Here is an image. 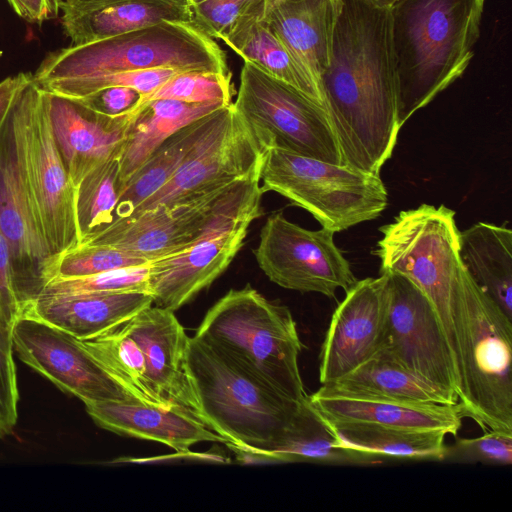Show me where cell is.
Masks as SVG:
<instances>
[{"mask_svg":"<svg viewBox=\"0 0 512 512\" xmlns=\"http://www.w3.org/2000/svg\"><path fill=\"white\" fill-rule=\"evenodd\" d=\"M148 265L149 263L77 278H56L45 286L40 296L129 291L149 293Z\"/></svg>","mask_w":512,"mask_h":512,"instance_id":"8d00e7d4","label":"cell"},{"mask_svg":"<svg viewBox=\"0 0 512 512\" xmlns=\"http://www.w3.org/2000/svg\"><path fill=\"white\" fill-rule=\"evenodd\" d=\"M123 325L139 344L148 377L164 404L188 412L209 427L189 375L190 337L174 312L151 305Z\"/></svg>","mask_w":512,"mask_h":512,"instance_id":"ac0fdd59","label":"cell"},{"mask_svg":"<svg viewBox=\"0 0 512 512\" xmlns=\"http://www.w3.org/2000/svg\"><path fill=\"white\" fill-rule=\"evenodd\" d=\"M264 462H311L325 465H377L389 460L347 447L312 406L302 399L284 431L263 457Z\"/></svg>","mask_w":512,"mask_h":512,"instance_id":"4316f807","label":"cell"},{"mask_svg":"<svg viewBox=\"0 0 512 512\" xmlns=\"http://www.w3.org/2000/svg\"><path fill=\"white\" fill-rule=\"evenodd\" d=\"M187 365L209 428L240 456L264 461L300 401L275 392L195 335Z\"/></svg>","mask_w":512,"mask_h":512,"instance_id":"8992f818","label":"cell"},{"mask_svg":"<svg viewBox=\"0 0 512 512\" xmlns=\"http://www.w3.org/2000/svg\"><path fill=\"white\" fill-rule=\"evenodd\" d=\"M376 4L390 8L397 0H372Z\"/></svg>","mask_w":512,"mask_h":512,"instance_id":"bcb514c9","label":"cell"},{"mask_svg":"<svg viewBox=\"0 0 512 512\" xmlns=\"http://www.w3.org/2000/svg\"><path fill=\"white\" fill-rule=\"evenodd\" d=\"M285 0H261L262 3V11H263V17L275 6L280 4Z\"/></svg>","mask_w":512,"mask_h":512,"instance_id":"f6af8a7d","label":"cell"},{"mask_svg":"<svg viewBox=\"0 0 512 512\" xmlns=\"http://www.w3.org/2000/svg\"><path fill=\"white\" fill-rule=\"evenodd\" d=\"M153 305L148 292L39 296L21 316L57 327L78 340L97 337Z\"/></svg>","mask_w":512,"mask_h":512,"instance_id":"603a6c76","label":"cell"},{"mask_svg":"<svg viewBox=\"0 0 512 512\" xmlns=\"http://www.w3.org/2000/svg\"><path fill=\"white\" fill-rule=\"evenodd\" d=\"M41 90L55 144L75 188L92 169L120 153L127 115L104 116L74 98Z\"/></svg>","mask_w":512,"mask_h":512,"instance_id":"ffe728a7","label":"cell"},{"mask_svg":"<svg viewBox=\"0 0 512 512\" xmlns=\"http://www.w3.org/2000/svg\"><path fill=\"white\" fill-rule=\"evenodd\" d=\"M485 0H397L390 33L399 126L467 69Z\"/></svg>","mask_w":512,"mask_h":512,"instance_id":"7a4b0ae2","label":"cell"},{"mask_svg":"<svg viewBox=\"0 0 512 512\" xmlns=\"http://www.w3.org/2000/svg\"><path fill=\"white\" fill-rule=\"evenodd\" d=\"M119 154L92 169L74 188L79 245L89 242L116 220V207L123 189Z\"/></svg>","mask_w":512,"mask_h":512,"instance_id":"d6a6232c","label":"cell"},{"mask_svg":"<svg viewBox=\"0 0 512 512\" xmlns=\"http://www.w3.org/2000/svg\"><path fill=\"white\" fill-rule=\"evenodd\" d=\"M326 422L341 444L380 455L389 461H443L444 458L447 434L441 431L361 422Z\"/></svg>","mask_w":512,"mask_h":512,"instance_id":"1f68e13d","label":"cell"},{"mask_svg":"<svg viewBox=\"0 0 512 512\" xmlns=\"http://www.w3.org/2000/svg\"><path fill=\"white\" fill-rule=\"evenodd\" d=\"M22 309L17 298L10 252L0 231V325L12 330Z\"/></svg>","mask_w":512,"mask_h":512,"instance_id":"b9f144b4","label":"cell"},{"mask_svg":"<svg viewBox=\"0 0 512 512\" xmlns=\"http://www.w3.org/2000/svg\"><path fill=\"white\" fill-rule=\"evenodd\" d=\"M388 301V276L365 278L336 307L320 353L322 385L348 374L380 348Z\"/></svg>","mask_w":512,"mask_h":512,"instance_id":"e0dca14e","label":"cell"},{"mask_svg":"<svg viewBox=\"0 0 512 512\" xmlns=\"http://www.w3.org/2000/svg\"><path fill=\"white\" fill-rule=\"evenodd\" d=\"M61 25L82 45L163 21H192L188 0H62Z\"/></svg>","mask_w":512,"mask_h":512,"instance_id":"44dd1931","label":"cell"},{"mask_svg":"<svg viewBox=\"0 0 512 512\" xmlns=\"http://www.w3.org/2000/svg\"><path fill=\"white\" fill-rule=\"evenodd\" d=\"M384 274L388 276V301L379 349L457 402V363L432 302L407 277Z\"/></svg>","mask_w":512,"mask_h":512,"instance_id":"7c38bea8","label":"cell"},{"mask_svg":"<svg viewBox=\"0 0 512 512\" xmlns=\"http://www.w3.org/2000/svg\"><path fill=\"white\" fill-rule=\"evenodd\" d=\"M233 105L264 151L279 148L343 165L324 107L253 63L244 61Z\"/></svg>","mask_w":512,"mask_h":512,"instance_id":"30bf717a","label":"cell"},{"mask_svg":"<svg viewBox=\"0 0 512 512\" xmlns=\"http://www.w3.org/2000/svg\"><path fill=\"white\" fill-rule=\"evenodd\" d=\"M21 93L0 131V231L9 248L23 313L54 278L57 260L49 251L27 181Z\"/></svg>","mask_w":512,"mask_h":512,"instance_id":"8fae6325","label":"cell"},{"mask_svg":"<svg viewBox=\"0 0 512 512\" xmlns=\"http://www.w3.org/2000/svg\"><path fill=\"white\" fill-rule=\"evenodd\" d=\"M221 41L244 61L253 63L324 107L319 89L264 20L261 0H255L236 19Z\"/></svg>","mask_w":512,"mask_h":512,"instance_id":"f1b7e54d","label":"cell"},{"mask_svg":"<svg viewBox=\"0 0 512 512\" xmlns=\"http://www.w3.org/2000/svg\"><path fill=\"white\" fill-rule=\"evenodd\" d=\"M141 97V93L133 88L111 86L74 99L96 113L116 118L127 115L137 106Z\"/></svg>","mask_w":512,"mask_h":512,"instance_id":"60d3db41","label":"cell"},{"mask_svg":"<svg viewBox=\"0 0 512 512\" xmlns=\"http://www.w3.org/2000/svg\"><path fill=\"white\" fill-rule=\"evenodd\" d=\"M178 72L182 71L165 67L150 68L121 72L93 79L53 81L44 84L40 88L69 98H81L102 88L123 86L140 92L142 99L152 94Z\"/></svg>","mask_w":512,"mask_h":512,"instance_id":"d590c367","label":"cell"},{"mask_svg":"<svg viewBox=\"0 0 512 512\" xmlns=\"http://www.w3.org/2000/svg\"><path fill=\"white\" fill-rule=\"evenodd\" d=\"M336 11L337 0H285L263 17L320 92Z\"/></svg>","mask_w":512,"mask_h":512,"instance_id":"cb8c5ba5","label":"cell"},{"mask_svg":"<svg viewBox=\"0 0 512 512\" xmlns=\"http://www.w3.org/2000/svg\"><path fill=\"white\" fill-rule=\"evenodd\" d=\"M379 230L382 238L374 253L381 262L380 274L403 275L426 294L457 363L452 307L463 265L455 212L444 205L422 204L401 211Z\"/></svg>","mask_w":512,"mask_h":512,"instance_id":"ba28073f","label":"cell"},{"mask_svg":"<svg viewBox=\"0 0 512 512\" xmlns=\"http://www.w3.org/2000/svg\"><path fill=\"white\" fill-rule=\"evenodd\" d=\"M235 94L231 73L182 71L173 75L152 94L142 98L138 104L166 98L188 103L219 102L230 105Z\"/></svg>","mask_w":512,"mask_h":512,"instance_id":"836d02e7","label":"cell"},{"mask_svg":"<svg viewBox=\"0 0 512 512\" xmlns=\"http://www.w3.org/2000/svg\"><path fill=\"white\" fill-rule=\"evenodd\" d=\"M226 106L219 102L188 103L166 98L138 104L127 114V130L119 154L123 185L173 133Z\"/></svg>","mask_w":512,"mask_h":512,"instance_id":"83f0119b","label":"cell"},{"mask_svg":"<svg viewBox=\"0 0 512 512\" xmlns=\"http://www.w3.org/2000/svg\"><path fill=\"white\" fill-rule=\"evenodd\" d=\"M32 80V73L20 72L0 82V131L17 97Z\"/></svg>","mask_w":512,"mask_h":512,"instance_id":"ee69618b","label":"cell"},{"mask_svg":"<svg viewBox=\"0 0 512 512\" xmlns=\"http://www.w3.org/2000/svg\"><path fill=\"white\" fill-rule=\"evenodd\" d=\"M259 173L211 192L169 205H156L111 226L87 243L115 246L148 262L262 214Z\"/></svg>","mask_w":512,"mask_h":512,"instance_id":"52a82bcc","label":"cell"},{"mask_svg":"<svg viewBox=\"0 0 512 512\" xmlns=\"http://www.w3.org/2000/svg\"><path fill=\"white\" fill-rule=\"evenodd\" d=\"M459 256L476 285L512 320V231L475 223L459 232Z\"/></svg>","mask_w":512,"mask_h":512,"instance_id":"f546056e","label":"cell"},{"mask_svg":"<svg viewBox=\"0 0 512 512\" xmlns=\"http://www.w3.org/2000/svg\"><path fill=\"white\" fill-rule=\"evenodd\" d=\"M452 321L463 417L482 430L512 433V320L464 267L456 285Z\"/></svg>","mask_w":512,"mask_h":512,"instance_id":"3957f363","label":"cell"},{"mask_svg":"<svg viewBox=\"0 0 512 512\" xmlns=\"http://www.w3.org/2000/svg\"><path fill=\"white\" fill-rule=\"evenodd\" d=\"M21 99L27 181L49 251L57 260L79 245L74 187L54 141L42 90L34 78L23 89Z\"/></svg>","mask_w":512,"mask_h":512,"instance_id":"4fadbf2b","label":"cell"},{"mask_svg":"<svg viewBox=\"0 0 512 512\" xmlns=\"http://www.w3.org/2000/svg\"><path fill=\"white\" fill-rule=\"evenodd\" d=\"M62 0H8L14 12L22 19L36 24L56 18Z\"/></svg>","mask_w":512,"mask_h":512,"instance_id":"7bdbcfd3","label":"cell"},{"mask_svg":"<svg viewBox=\"0 0 512 512\" xmlns=\"http://www.w3.org/2000/svg\"><path fill=\"white\" fill-rule=\"evenodd\" d=\"M265 152L232 103L170 180L130 216L156 205L184 201L259 173Z\"/></svg>","mask_w":512,"mask_h":512,"instance_id":"9a60e30c","label":"cell"},{"mask_svg":"<svg viewBox=\"0 0 512 512\" xmlns=\"http://www.w3.org/2000/svg\"><path fill=\"white\" fill-rule=\"evenodd\" d=\"M12 330L0 325V438L14 430L18 420L19 389Z\"/></svg>","mask_w":512,"mask_h":512,"instance_id":"f35d334b","label":"cell"},{"mask_svg":"<svg viewBox=\"0 0 512 512\" xmlns=\"http://www.w3.org/2000/svg\"><path fill=\"white\" fill-rule=\"evenodd\" d=\"M320 90L343 165L379 174L401 128L389 8L372 0H337Z\"/></svg>","mask_w":512,"mask_h":512,"instance_id":"6da1fadb","label":"cell"},{"mask_svg":"<svg viewBox=\"0 0 512 512\" xmlns=\"http://www.w3.org/2000/svg\"><path fill=\"white\" fill-rule=\"evenodd\" d=\"M443 461L511 465L512 433L488 430L475 438H459L445 447Z\"/></svg>","mask_w":512,"mask_h":512,"instance_id":"74e56055","label":"cell"},{"mask_svg":"<svg viewBox=\"0 0 512 512\" xmlns=\"http://www.w3.org/2000/svg\"><path fill=\"white\" fill-rule=\"evenodd\" d=\"M94 423L108 431L159 442L178 453H188L200 442L228 441L186 411L139 401H102L85 403Z\"/></svg>","mask_w":512,"mask_h":512,"instance_id":"7402d4cb","label":"cell"},{"mask_svg":"<svg viewBox=\"0 0 512 512\" xmlns=\"http://www.w3.org/2000/svg\"><path fill=\"white\" fill-rule=\"evenodd\" d=\"M228 106L177 130L143 162L123 185L116 220L129 217L170 180L195 145L220 121Z\"/></svg>","mask_w":512,"mask_h":512,"instance_id":"4dcf8cb0","label":"cell"},{"mask_svg":"<svg viewBox=\"0 0 512 512\" xmlns=\"http://www.w3.org/2000/svg\"><path fill=\"white\" fill-rule=\"evenodd\" d=\"M251 221H241L148 265V291L156 306L175 311L208 287L244 244Z\"/></svg>","mask_w":512,"mask_h":512,"instance_id":"d6986e66","label":"cell"},{"mask_svg":"<svg viewBox=\"0 0 512 512\" xmlns=\"http://www.w3.org/2000/svg\"><path fill=\"white\" fill-rule=\"evenodd\" d=\"M18 358L61 391L85 403L132 400L67 332L43 321L20 316L12 328Z\"/></svg>","mask_w":512,"mask_h":512,"instance_id":"2e32d148","label":"cell"},{"mask_svg":"<svg viewBox=\"0 0 512 512\" xmlns=\"http://www.w3.org/2000/svg\"><path fill=\"white\" fill-rule=\"evenodd\" d=\"M254 255L265 275L286 289L333 298L338 289L347 291L357 281L333 231L305 229L282 213L267 218Z\"/></svg>","mask_w":512,"mask_h":512,"instance_id":"5bb4252c","label":"cell"},{"mask_svg":"<svg viewBox=\"0 0 512 512\" xmlns=\"http://www.w3.org/2000/svg\"><path fill=\"white\" fill-rule=\"evenodd\" d=\"M148 263L141 257L109 244L84 243L59 256L53 279L90 276Z\"/></svg>","mask_w":512,"mask_h":512,"instance_id":"e575fe53","label":"cell"},{"mask_svg":"<svg viewBox=\"0 0 512 512\" xmlns=\"http://www.w3.org/2000/svg\"><path fill=\"white\" fill-rule=\"evenodd\" d=\"M230 74L226 52L192 21H163L49 52L33 74L41 87L150 68Z\"/></svg>","mask_w":512,"mask_h":512,"instance_id":"5b68a950","label":"cell"},{"mask_svg":"<svg viewBox=\"0 0 512 512\" xmlns=\"http://www.w3.org/2000/svg\"><path fill=\"white\" fill-rule=\"evenodd\" d=\"M195 336L280 395L297 402L307 396L298 363L302 342L289 308L249 284L221 297Z\"/></svg>","mask_w":512,"mask_h":512,"instance_id":"277c9868","label":"cell"},{"mask_svg":"<svg viewBox=\"0 0 512 512\" xmlns=\"http://www.w3.org/2000/svg\"><path fill=\"white\" fill-rule=\"evenodd\" d=\"M262 192L273 191L334 233L377 218L388 203L379 174L270 148L260 168Z\"/></svg>","mask_w":512,"mask_h":512,"instance_id":"9c48e42d","label":"cell"},{"mask_svg":"<svg viewBox=\"0 0 512 512\" xmlns=\"http://www.w3.org/2000/svg\"><path fill=\"white\" fill-rule=\"evenodd\" d=\"M323 392L353 399L404 404H457L379 349L343 377L322 385Z\"/></svg>","mask_w":512,"mask_h":512,"instance_id":"484cf974","label":"cell"},{"mask_svg":"<svg viewBox=\"0 0 512 512\" xmlns=\"http://www.w3.org/2000/svg\"><path fill=\"white\" fill-rule=\"evenodd\" d=\"M308 399L328 422H361L456 435L463 418L458 404H404L362 400L329 394L321 389L308 395Z\"/></svg>","mask_w":512,"mask_h":512,"instance_id":"d4e9b609","label":"cell"},{"mask_svg":"<svg viewBox=\"0 0 512 512\" xmlns=\"http://www.w3.org/2000/svg\"><path fill=\"white\" fill-rule=\"evenodd\" d=\"M190 3H197V2H200V1H203V0H188Z\"/></svg>","mask_w":512,"mask_h":512,"instance_id":"7dc6e473","label":"cell"},{"mask_svg":"<svg viewBox=\"0 0 512 512\" xmlns=\"http://www.w3.org/2000/svg\"><path fill=\"white\" fill-rule=\"evenodd\" d=\"M255 0H203L190 3L192 22L213 39L224 37Z\"/></svg>","mask_w":512,"mask_h":512,"instance_id":"ab89813d","label":"cell"}]
</instances>
